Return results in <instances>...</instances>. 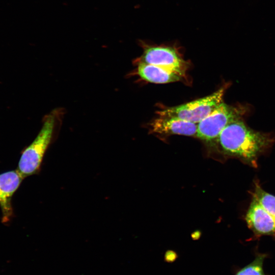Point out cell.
I'll return each instance as SVG.
<instances>
[{
	"mask_svg": "<svg viewBox=\"0 0 275 275\" xmlns=\"http://www.w3.org/2000/svg\"><path fill=\"white\" fill-rule=\"evenodd\" d=\"M249 227L257 235L275 233V218L253 198L246 215Z\"/></svg>",
	"mask_w": 275,
	"mask_h": 275,
	"instance_id": "52a82bcc",
	"label": "cell"
},
{
	"mask_svg": "<svg viewBox=\"0 0 275 275\" xmlns=\"http://www.w3.org/2000/svg\"><path fill=\"white\" fill-rule=\"evenodd\" d=\"M242 109L222 102L210 114L197 124L196 136L207 142L216 140L230 123L240 118Z\"/></svg>",
	"mask_w": 275,
	"mask_h": 275,
	"instance_id": "277c9868",
	"label": "cell"
},
{
	"mask_svg": "<svg viewBox=\"0 0 275 275\" xmlns=\"http://www.w3.org/2000/svg\"><path fill=\"white\" fill-rule=\"evenodd\" d=\"M24 178L18 170L0 174V208L3 223H8L13 216L12 198Z\"/></svg>",
	"mask_w": 275,
	"mask_h": 275,
	"instance_id": "8992f818",
	"label": "cell"
},
{
	"mask_svg": "<svg viewBox=\"0 0 275 275\" xmlns=\"http://www.w3.org/2000/svg\"><path fill=\"white\" fill-rule=\"evenodd\" d=\"M140 45L143 52L136 63L165 67L186 73L188 63L183 59L175 46L151 45L143 41H140Z\"/></svg>",
	"mask_w": 275,
	"mask_h": 275,
	"instance_id": "5b68a950",
	"label": "cell"
},
{
	"mask_svg": "<svg viewBox=\"0 0 275 275\" xmlns=\"http://www.w3.org/2000/svg\"><path fill=\"white\" fill-rule=\"evenodd\" d=\"M152 132L160 134L196 136L197 124L178 118L159 116L150 123Z\"/></svg>",
	"mask_w": 275,
	"mask_h": 275,
	"instance_id": "ba28073f",
	"label": "cell"
},
{
	"mask_svg": "<svg viewBox=\"0 0 275 275\" xmlns=\"http://www.w3.org/2000/svg\"><path fill=\"white\" fill-rule=\"evenodd\" d=\"M216 140L225 153L253 164L271 142L268 135L251 129L240 118L229 124Z\"/></svg>",
	"mask_w": 275,
	"mask_h": 275,
	"instance_id": "6da1fadb",
	"label": "cell"
},
{
	"mask_svg": "<svg viewBox=\"0 0 275 275\" xmlns=\"http://www.w3.org/2000/svg\"><path fill=\"white\" fill-rule=\"evenodd\" d=\"M178 258L177 254L172 250H168L164 254V261L168 263H172Z\"/></svg>",
	"mask_w": 275,
	"mask_h": 275,
	"instance_id": "7c38bea8",
	"label": "cell"
},
{
	"mask_svg": "<svg viewBox=\"0 0 275 275\" xmlns=\"http://www.w3.org/2000/svg\"><path fill=\"white\" fill-rule=\"evenodd\" d=\"M267 255L258 253L250 263L239 268L234 275H268L264 269V260Z\"/></svg>",
	"mask_w": 275,
	"mask_h": 275,
	"instance_id": "30bf717a",
	"label": "cell"
},
{
	"mask_svg": "<svg viewBox=\"0 0 275 275\" xmlns=\"http://www.w3.org/2000/svg\"><path fill=\"white\" fill-rule=\"evenodd\" d=\"M136 73L143 79L156 84H164L182 80L185 73L165 67L137 63Z\"/></svg>",
	"mask_w": 275,
	"mask_h": 275,
	"instance_id": "9c48e42d",
	"label": "cell"
},
{
	"mask_svg": "<svg viewBox=\"0 0 275 275\" xmlns=\"http://www.w3.org/2000/svg\"><path fill=\"white\" fill-rule=\"evenodd\" d=\"M253 198L274 218H275V196L255 184Z\"/></svg>",
	"mask_w": 275,
	"mask_h": 275,
	"instance_id": "8fae6325",
	"label": "cell"
},
{
	"mask_svg": "<svg viewBox=\"0 0 275 275\" xmlns=\"http://www.w3.org/2000/svg\"><path fill=\"white\" fill-rule=\"evenodd\" d=\"M65 109L57 107L45 115L41 128L32 143L22 152L18 170L25 178L39 173L47 149L57 138L61 129Z\"/></svg>",
	"mask_w": 275,
	"mask_h": 275,
	"instance_id": "7a4b0ae2",
	"label": "cell"
},
{
	"mask_svg": "<svg viewBox=\"0 0 275 275\" xmlns=\"http://www.w3.org/2000/svg\"><path fill=\"white\" fill-rule=\"evenodd\" d=\"M225 88H221L206 97L157 112L159 116L178 118L198 124L222 102Z\"/></svg>",
	"mask_w": 275,
	"mask_h": 275,
	"instance_id": "3957f363",
	"label": "cell"
}]
</instances>
